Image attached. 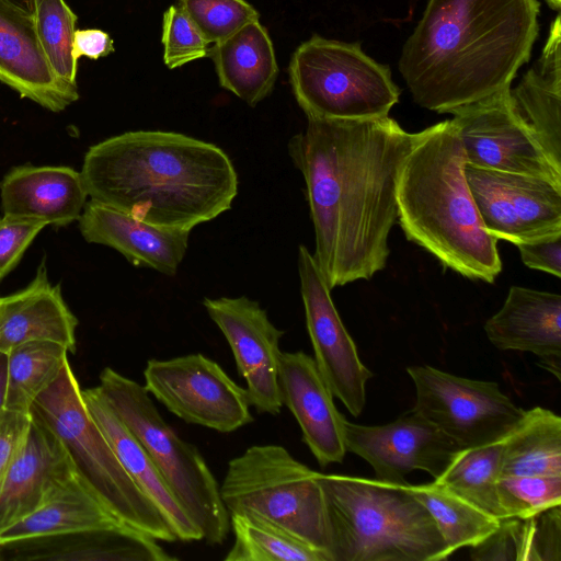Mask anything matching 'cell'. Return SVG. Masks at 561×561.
<instances>
[{
	"label": "cell",
	"instance_id": "6da1fadb",
	"mask_svg": "<svg viewBox=\"0 0 561 561\" xmlns=\"http://www.w3.org/2000/svg\"><path fill=\"white\" fill-rule=\"evenodd\" d=\"M288 141L314 228V261L332 290L385 268L397 186L414 134L389 116L307 118Z\"/></svg>",
	"mask_w": 561,
	"mask_h": 561
},
{
	"label": "cell",
	"instance_id": "7a4b0ae2",
	"mask_svg": "<svg viewBox=\"0 0 561 561\" xmlns=\"http://www.w3.org/2000/svg\"><path fill=\"white\" fill-rule=\"evenodd\" d=\"M538 0H428L399 71L413 101L450 113L510 88L539 33Z\"/></svg>",
	"mask_w": 561,
	"mask_h": 561
},
{
	"label": "cell",
	"instance_id": "3957f363",
	"mask_svg": "<svg viewBox=\"0 0 561 561\" xmlns=\"http://www.w3.org/2000/svg\"><path fill=\"white\" fill-rule=\"evenodd\" d=\"M80 173L90 199L175 230L218 217L238 193L222 149L173 131H127L98 142Z\"/></svg>",
	"mask_w": 561,
	"mask_h": 561
},
{
	"label": "cell",
	"instance_id": "277c9868",
	"mask_svg": "<svg viewBox=\"0 0 561 561\" xmlns=\"http://www.w3.org/2000/svg\"><path fill=\"white\" fill-rule=\"evenodd\" d=\"M465 165L450 119L414 133L398 180L397 219L405 237L446 268L493 283L502 271L499 240L483 227Z\"/></svg>",
	"mask_w": 561,
	"mask_h": 561
},
{
	"label": "cell",
	"instance_id": "5b68a950",
	"mask_svg": "<svg viewBox=\"0 0 561 561\" xmlns=\"http://www.w3.org/2000/svg\"><path fill=\"white\" fill-rule=\"evenodd\" d=\"M331 561H440L450 556L425 506L405 483L318 474Z\"/></svg>",
	"mask_w": 561,
	"mask_h": 561
},
{
	"label": "cell",
	"instance_id": "8992f818",
	"mask_svg": "<svg viewBox=\"0 0 561 561\" xmlns=\"http://www.w3.org/2000/svg\"><path fill=\"white\" fill-rule=\"evenodd\" d=\"M31 414L66 447L80 478L123 524L157 540L176 536L154 503L137 486L90 415L69 360L34 401Z\"/></svg>",
	"mask_w": 561,
	"mask_h": 561
},
{
	"label": "cell",
	"instance_id": "52a82bcc",
	"mask_svg": "<svg viewBox=\"0 0 561 561\" xmlns=\"http://www.w3.org/2000/svg\"><path fill=\"white\" fill-rule=\"evenodd\" d=\"M114 412L140 442L169 489L208 545H221L229 513L220 486L196 446L164 421L144 386L105 367L98 386Z\"/></svg>",
	"mask_w": 561,
	"mask_h": 561
},
{
	"label": "cell",
	"instance_id": "ba28073f",
	"mask_svg": "<svg viewBox=\"0 0 561 561\" xmlns=\"http://www.w3.org/2000/svg\"><path fill=\"white\" fill-rule=\"evenodd\" d=\"M318 474L283 446L254 445L229 461L220 496L229 514L265 518L320 549L331 561Z\"/></svg>",
	"mask_w": 561,
	"mask_h": 561
},
{
	"label": "cell",
	"instance_id": "9c48e42d",
	"mask_svg": "<svg viewBox=\"0 0 561 561\" xmlns=\"http://www.w3.org/2000/svg\"><path fill=\"white\" fill-rule=\"evenodd\" d=\"M289 78L307 118L383 117L400 96L390 68L369 57L360 45L318 35L295 50Z\"/></svg>",
	"mask_w": 561,
	"mask_h": 561
},
{
	"label": "cell",
	"instance_id": "30bf717a",
	"mask_svg": "<svg viewBox=\"0 0 561 561\" xmlns=\"http://www.w3.org/2000/svg\"><path fill=\"white\" fill-rule=\"evenodd\" d=\"M416 390L413 407L462 448L503 439L525 410L494 381L455 376L431 366L407 368Z\"/></svg>",
	"mask_w": 561,
	"mask_h": 561
},
{
	"label": "cell",
	"instance_id": "8fae6325",
	"mask_svg": "<svg viewBox=\"0 0 561 561\" xmlns=\"http://www.w3.org/2000/svg\"><path fill=\"white\" fill-rule=\"evenodd\" d=\"M144 378L146 391L186 423L230 433L253 421L247 389L203 354L149 359Z\"/></svg>",
	"mask_w": 561,
	"mask_h": 561
},
{
	"label": "cell",
	"instance_id": "7c38bea8",
	"mask_svg": "<svg viewBox=\"0 0 561 561\" xmlns=\"http://www.w3.org/2000/svg\"><path fill=\"white\" fill-rule=\"evenodd\" d=\"M510 89L449 113L466 163L561 184V171L552 165L535 135L516 114Z\"/></svg>",
	"mask_w": 561,
	"mask_h": 561
},
{
	"label": "cell",
	"instance_id": "4fadbf2b",
	"mask_svg": "<svg viewBox=\"0 0 561 561\" xmlns=\"http://www.w3.org/2000/svg\"><path fill=\"white\" fill-rule=\"evenodd\" d=\"M466 179L485 230L515 245L561 233V184L466 163Z\"/></svg>",
	"mask_w": 561,
	"mask_h": 561
},
{
	"label": "cell",
	"instance_id": "5bb4252c",
	"mask_svg": "<svg viewBox=\"0 0 561 561\" xmlns=\"http://www.w3.org/2000/svg\"><path fill=\"white\" fill-rule=\"evenodd\" d=\"M298 272L314 362L333 397L342 401L353 416H358L365 407L366 383L373 374L357 354L313 254L302 244L298 250Z\"/></svg>",
	"mask_w": 561,
	"mask_h": 561
},
{
	"label": "cell",
	"instance_id": "9a60e30c",
	"mask_svg": "<svg viewBox=\"0 0 561 561\" xmlns=\"http://www.w3.org/2000/svg\"><path fill=\"white\" fill-rule=\"evenodd\" d=\"M346 451L365 459L376 479L405 483V476L423 470L434 480L440 477L462 447L414 408L397 420L367 426L346 419L343 423Z\"/></svg>",
	"mask_w": 561,
	"mask_h": 561
},
{
	"label": "cell",
	"instance_id": "2e32d148",
	"mask_svg": "<svg viewBox=\"0 0 561 561\" xmlns=\"http://www.w3.org/2000/svg\"><path fill=\"white\" fill-rule=\"evenodd\" d=\"M203 305L232 351L250 405L259 413L278 414L283 407L279 341L285 332L270 321L257 301L245 296L205 298Z\"/></svg>",
	"mask_w": 561,
	"mask_h": 561
},
{
	"label": "cell",
	"instance_id": "e0dca14e",
	"mask_svg": "<svg viewBox=\"0 0 561 561\" xmlns=\"http://www.w3.org/2000/svg\"><path fill=\"white\" fill-rule=\"evenodd\" d=\"M279 387L283 405L298 422L302 440L321 467L343 461L344 415L333 402V394L314 358L298 352H285L279 360Z\"/></svg>",
	"mask_w": 561,
	"mask_h": 561
},
{
	"label": "cell",
	"instance_id": "ac0fdd59",
	"mask_svg": "<svg viewBox=\"0 0 561 561\" xmlns=\"http://www.w3.org/2000/svg\"><path fill=\"white\" fill-rule=\"evenodd\" d=\"M0 484V531L33 512L56 488L77 474L57 435L39 419Z\"/></svg>",
	"mask_w": 561,
	"mask_h": 561
},
{
	"label": "cell",
	"instance_id": "d6986e66",
	"mask_svg": "<svg viewBox=\"0 0 561 561\" xmlns=\"http://www.w3.org/2000/svg\"><path fill=\"white\" fill-rule=\"evenodd\" d=\"M0 81L53 112L79 99L78 87L61 81L51 70L34 16L4 0H0Z\"/></svg>",
	"mask_w": 561,
	"mask_h": 561
},
{
	"label": "cell",
	"instance_id": "ffe728a7",
	"mask_svg": "<svg viewBox=\"0 0 561 561\" xmlns=\"http://www.w3.org/2000/svg\"><path fill=\"white\" fill-rule=\"evenodd\" d=\"M78 222L87 242L113 248L133 265L168 276L176 274L191 232L148 224L93 199L87 202Z\"/></svg>",
	"mask_w": 561,
	"mask_h": 561
},
{
	"label": "cell",
	"instance_id": "44dd1931",
	"mask_svg": "<svg viewBox=\"0 0 561 561\" xmlns=\"http://www.w3.org/2000/svg\"><path fill=\"white\" fill-rule=\"evenodd\" d=\"M489 341L502 351L529 352L560 379L561 296L512 286L502 308L484 324Z\"/></svg>",
	"mask_w": 561,
	"mask_h": 561
},
{
	"label": "cell",
	"instance_id": "7402d4cb",
	"mask_svg": "<svg viewBox=\"0 0 561 561\" xmlns=\"http://www.w3.org/2000/svg\"><path fill=\"white\" fill-rule=\"evenodd\" d=\"M78 319L67 307L60 285H51L45 260L22 290L0 298V352L30 341H53L76 351Z\"/></svg>",
	"mask_w": 561,
	"mask_h": 561
},
{
	"label": "cell",
	"instance_id": "603a6c76",
	"mask_svg": "<svg viewBox=\"0 0 561 561\" xmlns=\"http://www.w3.org/2000/svg\"><path fill=\"white\" fill-rule=\"evenodd\" d=\"M3 215L31 217L65 227L77 221L88 193L80 171L69 167L22 165L0 183Z\"/></svg>",
	"mask_w": 561,
	"mask_h": 561
},
{
	"label": "cell",
	"instance_id": "cb8c5ba5",
	"mask_svg": "<svg viewBox=\"0 0 561 561\" xmlns=\"http://www.w3.org/2000/svg\"><path fill=\"white\" fill-rule=\"evenodd\" d=\"M82 398L126 472L154 503L176 538L183 541L202 540L199 529L175 499L147 450L114 412L99 387L82 390Z\"/></svg>",
	"mask_w": 561,
	"mask_h": 561
},
{
	"label": "cell",
	"instance_id": "d4e9b609",
	"mask_svg": "<svg viewBox=\"0 0 561 561\" xmlns=\"http://www.w3.org/2000/svg\"><path fill=\"white\" fill-rule=\"evenodd\" d=\"M512 105L531 130L552 165L561 171V23L550 25L546 44L534 66L514 89Z\"/></svg>",
	"mask_w": 561,
	"mask_h": 561
},
{
	"label": "cell",
	"instance_id": "484cf974",
	"mask_svg": "<svg viewBox=\"0 0 561 561\" xmlns=\"http://www.w3.org/2000/svg\"><path fill=\"white\" fill-rule=\"evenodd\" d=\"M121 523L77 473L33 512L0 531V547L20 541L80 534Z\"/></svg>",
	"mask_w": 561,
	"mask_h": 561
},
{
	"label": "cell",
	"instance_id": "4316f807",
	"mask_svg": "<svg viewBox=\"0 0 561 561\" xmlns=\"http://www.w3.org/2000/svg\"><path fill=\"white\" fill-rule=\"evenodd\" d=\"M220 85L251 106L267 96L277 78L273 43L260 21L245 24L209 48Z\"/></svg>",
	"mask_w": 561,
	"mask_h": 561
},
{
	"label": "cell",
	"instance_id": "83f0119b",
	"mask_svg": "<svg viewBox=\"0 0 561 561\" xmlns=\"http://www.w3.org/2000/svg\"><path fill=\"white\" fill-rule=\"evenodd\" d=\"M500 476H561V419L540 407L524 412L503 438Z\"/></svg>",
	"mask_w": 561,
	"mask_h": 561
},
{
	"label": "cell",
	"instance_id": "f1b7e54d",
	"mask_svg": "<svg viewBox=\"0 0 561 561\" xmlns=\"http://www.w3.org/2000/svg\"><path fill=\"white\" fill-rule=\"evenodd\" d=\"M69 350L53 341H30L7 353L4 410L31 414L37 397L60 375Z\"/></svg>",
	"mask_w": 561,
	"mask_h": 561
},
{
	"label": "cell",
	"instance_id": "f546056e",
	"mask_svg": "<svg viewBox=\"0 0 561 561\" xmlns=\"http://www.w3.org/2000/svg\"><path fill=\"white\" fill-rule=\"evenodd\" d=\"M408 490L432 515L449 556L463 547H476L499 526V518L433 481L407 484Z\"/></svg>",
	"mask_w": 561,
	"mask_h": 561
},
{
	"label": "cell",
	"instance_id": "4dcf8cb0",
	"mask_svg": "<svg viewBox=\"0 0 561 561\" xmlns=\"http://www.w3.org/2000/svg\"><path fill=\"white\" fill-rule=\"evenodd\" d=\"M229 519L234 543L226 561H330L320 549L257 515L231 513Z\"/></svg>",
	"mask_w": 561,
	"mask_h": 561
},
{
	"label": "cell",
	"instance_id": "1f68e13d",
	"mask_svg": "<svg viewBox=\"0 0 561 561\" xmlns=\"http://www.w3.org/2000/svg\"><path fill=\"white\" fill-rule=\"evenodd\" d=\"M503 439L460 449L434 481L483 512L502 519L496 482L501 474Z\"/></svg>",
	"mask_w": 561,
	"mask_h": 561
},
{
	"label": "cell",
	"instance_id": "d6a6232c",
	"mask_svg": "<svg viewBox=\"0 0 561 561\" xmlns=\"http://www.w3.org/2000/svg\"><path fill=\"white\" fill-rule=\"evenodd\" d=\"M35 27L55 76L77 85L78 59L73 53L77 15L64 0H35Z\"/></svg>",
	"mask_w": 561,
	"mask_h": 561
},
{
	"label": "cell",
	"instance_id": "836d02e7",
	"mask_svg": "<svg viewBox=\"0 0 561 561\" xmlns=\"http://www.w3.org/2000/svg\"><path fill=\"white\" fill-rule=\"evenodd\" d=\"M496 489L504 518H530L561 504V476H500Z\"/></svg>",
	"mask_w": 561,
	"mask_h": 561
},
{
	"label": "cell",
	"instance_id": "e575fe53",
	"mask_svg": "<svg viewBox=\"0 0 561 561\" xmlns=\"http://www.w3.org/2000/svg\"><path fill=\"white\" fill-rule=\"evenodd\" d=\"M178 5L213 45L259 20L257 11L244 0H179Z\"/></svg>",
	"mask_w": 561,
	"mask_h": 561
},
{
	"label": "cell",
	"instance_id": "d590c367",
	"mask_svg": "<svg viewBox=\"0 0 561 561\" xmlns=\"http://www.w3.org/2000/svg\"><path fill=\"white\" fill-rule=\"evenodd\" d=\"M473 560L537 561L535 551V520L506 517L497 528L478 546L471 548Z\"/></svg>",
	"mask_w": 561,
	"mask_h": 561
},
{
	"label": "cell",
	"instance_id": "8d00e7d4",
	"mask_svg": "<svg viewBox=\"0 0 561 561\" xmlns=\"http://www.w3.org/2000/svg\"><path fill=\"white\" fill-rule=\"evenodd\" d=\"M161 41L164 62L171 69L209 55V43L178 4L163 15Z\"/></svg>",
	"mask_w": 561,
	"mask_h": 561
},
{
	"label": "cell",
	"instance_id": "74e56055",
	"mask_svg": "<svg viewBox=\"0 0 561 561\" xmlns=\"http://www.w3.org/2000/svg\"><path fill=\"white\" fill-rule=\"evenodd\" d=\"M46 221L13 215L0 218V282L19 264Z\"/></svg>",
	"mask_w": 561,
	"mask_h": 561
},
{
	"label": "cell",
	"instance_id": "f35d334b",
	"mask_svg": "<svg viewBox=\"0 0 561 561\" xmlns=\"http://www.w3.org/2000/svg\"><path fill=\"white\" fill-rule=\"evenodd\" d=\"M31 421V414L4 409L0 412V484L26 439Z\"/></svg>",
	"mask_w": 561,
	"mask_h": 561
},
{
	"label": "cell",
	"instance_id": "ab89813d",
	"mask_svg": "<svg viewBox=\"0 0 561 561\" xmlns=\"http://www.w3.org/2000/svg\"><path fill=\"white\" fill-rule=\"evenodd\" d=\"M516 247L527 267L561 277V233L522 242Z\"/></svg>",
	"mask_w": 561,
	"mask_h": 561
},
{
	"label": "cell",
	"instance_id": "60d3db41",
	"mask_svg": "<svg viewBox=\"0 0 561 561\" xmlns=\"http://www.w3.org/2000/svg\"><path fill=\"white\" fill-rule=\"evenodd\" d=\"M537 561L561 560V510L550 507L534 516Z\"/></svg>",
	"mask_w": 561,
	"mask_h": 561
},
{
	"label": "cell",
	"instance_id": "b9f144b4",
	"mask_svg": "<svg viewBox=\"0 0 561 561\" xmlns=\"http://www.w3.org/2000/svg\"><path fill=\"white\" fill-rule=\"evenodd\" d=\"M114 50L113 39L110 35L98 28L77 30L73 39V53L77 59L85 56L99 59Z\"/></svg>",
	"mask_w": 561,
	"mask_h": 561
},
{
	"label": "cell",
	"instance_id": "7bdbcfd3",
	"mask_svg": "<svg viewBox=\"0 0 561 561\" xmlns=\"http://www.w3.org/2000/svg\"><path fill=\"white\" fill-rule=\"evenodd\" d=\"M7 378V354L0 352V412L4 409Z\"/></svg>",
	"mask_w": 561,
	"mask_h": 561
},
{
	"label": "cell",
	"instance_id": "ee69618b",
	"mask_svg": "<svg viewBox=\"0 0 561 561\" xmlns=\"http://www.w3.org/2000/svg\"><path fill=\"white\" fill-rule=\"evenodd\" d=\"M14 7L23 10L24 12L28 13L30 15L34 16L35 13V0H4Z\"/></svg>",
	"mask_w": 561,
	"mask_h": 561
},
{
	"label": "cell",
	"instance_id": "f6af8a7d",
	"mask_svg": "<svg viewBox=\"0 0 561 561\" xmlns=\"http://www.w3.org/2000/svg\"><path fill=\"white\" fill-rule=\"evenodd\" d=\"M550 8L553 10H560L561 0H546Z\"/></svg>",
	"mask_w": 561,
	"mask_h": 561
}]
</instances>
